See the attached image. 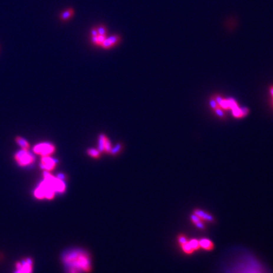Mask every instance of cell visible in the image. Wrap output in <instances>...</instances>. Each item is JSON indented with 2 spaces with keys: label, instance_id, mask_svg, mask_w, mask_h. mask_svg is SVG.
<instances>
[{
  "label": "cell",
  "instance_id": "22",
  "mask_svg": "<svg viewBox=\"0 0 273 273\" xmlns=\"http://www.w3.org/2000/svg\"><path fill=\"white\" fill-rule=\"evenodd\" d=\"M214 110H215V112H216V115H218V116H219V117L223 118L224 116H225V113H224L223 110H222L221 108H219V107H218V108H215Z\"/></svg>",
  "mask_w": 273,
  "mask_h": 273
},
{
  "label": "cell",
  "instance_id": "14",
  "mask_svg": "<svg viewBox=\"0 0 273 273\" xmlns=\"http://www.w3.org/2000/svg\"><path fill=\"white\" fill-rule=\"evenodd\" d=\"M180 246H181L183 253L185 254H186V255H191V254H193V253H194L193 250L192 249L191 246H190V244H189V241H188L186 243Z\"/></svg>",
  "mask_w": 273,
  "mask_h": 273
},
{
  "label": "cell",
  "instance_id": "10",
  "mask_svg": "<svg viewBox=\"0 0 273 273\" xmlns=\"http://www.w3.org/2000/svg\"><path fill=\"white\" fill-rule=\"evenodd\" d=\"M193 213L195 215H197V216L200 217L202 220H205V221H207V222H213V221H214V217H213L212 215L206 213V212L203 211L202 209H196L195 210L193 211Z\"/></svg>",
  "mask_w": 273,
  "mask_h": 273
},
{
  "label": "cell",
  "instance_id": "8",
  "mask_svg": "<svg viewBox=\"0 0 273 273\" xmlns=\"http://www.w3.org/2000/svg\"><path fill=\"white\" fill-rule=\"evenodd\" d=\"M200 249L206 251H213L215 248V244L213 241L209 238H202L199 240Z\"/></svg>",
  "mask_w": 273,
  "mask_h": 273
},
{
  "label": "cell",
  "instance_id": "7",
  "mask_svg": "<svg viewBox=\"0 0 273 273\" xmlns=\"http://www.w3.org/2000/svg\"><path fill=\"white\" fill-rule=\"evenodd\" d=\"M40 166L44 172H50L53 170L56 166V160L52 158L50 156H43L41 159Z\"/></svg>",
  "mask_w": 273,
  "mask_h": 273
},
{
  "label": "cell",
  "instance_id": "4",
  "mask_svg": "<svg viewBox=\"0 0 273 273\" xmlns=\"http://www.w3.org/2000/svg\"><path fill=\"white\" fill-rule=\"evenodd\" d=\"M14 160L20 166L24 167L34 163V156L29 152L27 149H23L18 151L14 155Z\"/></svg>",
  "mask_w": 273,
  "mask_h": 273
},
{
  "label": "cell",
  "instance_id": "3",
  "mask_svg": "<svg viewBox=\"0 0 273 273\" xmlns=\"http://www.w3.org/2000/svg\"><path fill=\"white\" fill-rule=\"evenodd\" d=\"M34 194L36 198L39 199V200H42V199L52 200L55 197V191L50 180L46 177H44L43 181L35 189Z\"/></svg>",
  "mask_w": 273,
  "mask_h": 273
},
{
  "label": "cell",
  "instance_id": "12",
  "mask_svg": "<svg viewBox=\"0 0 273 273\" xmlns=\"http://www.w3.org/2000/svg\"><path fill=\"white\" fill-rule=\"evenodd\" d=\"M190 219L193 222V223L195 225V226L197 228L200 229H204L205 228V225H204L203 222H202V219L199 216H197V215H195L193 213V215L190 216Z\"/></svg>",
  "mask_w": 273,
  "mask_h": 273
},
{
  "label": "cell",
  "instance_id": "17",
  "mask_svg": "<svg viewBox=\"0 0 273 273\" xmlns=\"http://www.w3.org/2000/svg\"><path fill=\"white\" fill-rule=\"evenodd\" d=\"M87 153L91 157H93V158L95 159H98L99 157V156H100V152H99L97 149H94V148H90V149H88L87 151Z\"/></svg>",
  "mask_w": 273,
  "mask_h": 273
},
{
  "label": "cell",
  "instance_id": "11",
  "mask_svg": "<svg viewBox=\"0 0 273 273\" xmlns=\"http://www.w3.org/2000/svg\"><path fill=\"white\" fill-rule=\"evenodd\" d=\"M74 14H75V10L71 8L70 9H68L66 10H65L62 14L59 15V18H60L61 21L62 22H67L71 17L74 16Z\"/></svg>",
  "mask_w": 273,
  "mask_h": 273
},
{
  "label": "cell",
  "instance_id": "23",
  "mask_svg": "<svg viewBox=\"0 0 273 273\" xmlns=\"http://www.w3.org/2000/svg\"><path fill=\"white\" fill-rule=\"evenodd\" d=\"M209 104H210V106H211V107L213 108V109H215V108H216L218 107V104H217L216 101V99H210V101H209Z\"/></svg>",
  "mask_w": 273,
  "mask_h": 273
},
{
  "label": "cell",
  "instance_id": "5",
  "mask_svg": "<svg viewBox=\"0 0 273 273\" xmlns=\"http://www.w3.org/2000/svg\"><path fill=\"white\" fill-rule=\"evenodd\" d=\"M14 273H33L34 260L30 257H26L15 262Z\"/></svg>",
  "mask_w": 273,
  "mask_h": 273
},
{
  "label": "cell",
  "instance_id": "18",
  "mask_svg": "<svg viewBox=\"0 0 273 273\" xmlns=\"http://www.w3.org/2000/svg\"><path fill=\"white\" fill-rule=\"evenodd\" d=\"M121 148H122V145L121 144H117L114 147H112L109 153L112 155H116L118 153H119V152L121 150Z\"/></svg>",
  "mask_w": 273,
  "mask_h": 273
},
{
  "label": "cell",
  "instance_id": "2",
  "mask_svg": "<svg viewBox=\"0 0 273 273\" xmlns=\"http://www.w3.org/2000/svg\"><path fill=\"white\" fill-rule=\"evenodd\" d=\"M61 262L65 273H91L93 270L91 254L80 247H73L62 252Z\"/></svg>",
  "mask_w": 273,
  "mask_h": 273
},
{
  "label": "cell",
  "instance_id": "20",
  "mask_svg": "<svg viewBox=\"0 0 273 273\" xmlns=\"http://www.w3.org/2000/svg\"><path fill=\"white\" fill-rule=\"evenodd\" d=\"M112 144H111V142H110V140L106 137V142H105V152H106V153H109L111 149H112Z\"/></svg>",
  "mask_w": 273,
  "mask_h": 273
},
{
  "label": "cell",
  "instance_id": "15",
  "mask_svg": "<svg viewBox=\"0 0 273 273\" xmlns=\"http://www.w3.org/2000/svg\"><path fill=\"white\" fill-rule=\"evenodd\" d=\"M106 136H105L104 134H100L98 138V150L102 153L103 151H105V142H106Z\"/></svg>",
  "mask_w": 273,
  "mask_h": 273
},
{
  "label": "cell",
  "instance_id": "24",
  "mask_svg": "<svg viewBox=\"0 0 273 273\" xmlns=\"http://www.w3.org/2000/svg\"><path fill=\"white\" fill-rule=\"evenodd\" d=\"M99 35L98 34V31H97V28L96 27H93V28L91 30V36H92V37H97Z\"/></svg>",
  "mask_w": 273,
  "mask_h": 273
},
{
  "label": "cell",
  "instance_id": "19",
  "mask_svg": "<svg viewBox=\"0 0 273 273\" xmlns=\"http://www.w3.org/2000/svg\"><path fill=\"white\" fill-rule=\"evenodd\" d=\"M177 243H178V244H179L180 246H181V245H183L184 244H185L187 241H188V238H187L185 234H181L177 236Z\"/></svg>",
  "mask_w": 273,
  "mask_h": 273
},
{
  "label": "cell",
  "instance_id": "21",
  "mask_svg": "<svg viewBox=\"0 0 273 273\" xmlns=\"http://www.w3.org/2000/svg\"><path fill=\"white\" fill-rule=\"evenodd\" d=\"M98 31V34L102 36H106V29L104 26H99V27H96Z\"/></svg>",
  "mask_w": 273,
  "mask_h": 273
},
{
  "label": "cell",
  "instance_id": "6",
  "mask_svg": "<svg viewBox=\"0 0 273 273\" xmlns=\"http://www.w3.org/2000/svg\"><path fill=\"white\" fill-rule=\"evenodd\" d=\"M34 153L36 154L43 156H51L52 153L55 151V147L51 143L43 142L38 144L34 146Z\"/></svg>",
  "mask_w": 273,
  "mask_h": 273
},
{
  "label": "cell",
  "instance_id": "9",
  "mask_svg": "<svg viewBox=\"0 0 273 273\" xmlns=\"http://www.w3.org/2000/svg\"><path fill=\"white\" fill-rule=\"evenodd\" d=\"M119 41H120V37H119V36H112V37H110L108 38H106L105 40L103 42V43L101 44V46L104 49L111 48V47L115 46L116 43H119Z\"/></svg>",
  "mask_w": 273,
  "mask_h": 273
},
{
  "label": "cell",
  "instance_id": "1",
  "mask_svg": "<svg viewBox=\"0 0 273 273\" xmlns=\"http://www.w3.org/2000/svg\"><path fill=\"white\" fill-rule=\"evenodd\" d=\"M222 273H272L256 256L246 250L231 253L223 261Z\"/></svg>",
  "mask_w": 273,
  "mask_h": 273
},
{
  "label": "cell",
  "instance_id": "25",
  "mask_svg": "<svg viewBox=\"0 0 273 273\" xmlns=\"http://www.w3.org/2000/svg\"><path fill=\"white\" fill-rule=\"evenodd\" d=\"M269 93H270V94H271L272 99V106H273V85L269 87Z\"/></svg>",
  "mask_w": 273,
  "mask_h": 273
},
{
  "label": "cell",
  "instance_id": "16",
  "mask_svg": "<svg viewBox=\"0 0 273 273\" xmlns=\"http://www.w3.org/2000/svg\"><path fill=\"white\" fill-rule=\"evenodd\" d=\"M188 241H189V244H190V246L192 247L193 251L195 252V251H197V250L200 249V243H199L198 239H196V238H192V239L188 240Z\"/></svg>",
  "mask_w": 273,
  "mask_h": 273
},
{
  "label": "cell",
  "instance_id": "13",
  "mask_svg": "<svg viewBox=\"0 0 273 273\" xmlns=\"http://www.w3.org/2000/svg\"><path fill=\"white\" fill-rule=\"evenodd\" d=\"M15 141L18 144V145H19L22 149H28L29 147H30V144L29 143L27 142V140H25L24 138L23 137H21V136H17L16 139H15Z\"/></svg>",
  "mask_w": 273,
  "mask_h": 273
}]
</instances>
